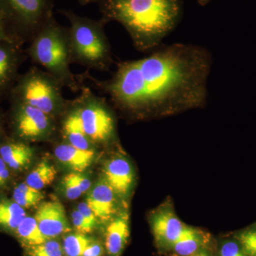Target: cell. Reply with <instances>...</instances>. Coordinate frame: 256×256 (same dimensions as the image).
<instances>
[{
    "mask_svg": "<svg viewBox=\"0 0 256 256\" xmlns=\"http://www.w3.org/2000/svg\"><path fill=\"white\" fill-rule=\"evenodd\" d=\"M213 64L204 47L190 44L161 45L144 58L117 64L107 80L86 72L80 78L108 96L119 110L137 118L164 116L202 107Z\"/></svg>",
    "mask_w": 256,
    "mask_h": 256,
    "instance_id": "6da1fadb",
    "label": "cell"
},
{
    "mask_svg": "<svg viewBox=\"0 0 256 256\" xmlns=\"http://www.w3.org/2000/svg\"><path fill=\"white\" fill-rule=\"evenodd\" d=\"M101 18L120 24L138 52L156 50L182 18V0H100Z\"/></svg>",
    "mask_w": 256,
    "mask_h": 256,
    "instance_id": "7a4b0ae2",
    "label": "cell"
},
{
    "mask_svg": "<svg viewBox=\"0 0 256 256\" xmlns=\"http://www.w3.org/2000/svg\"><path fill=\"white\" fill-rule=\"evenodd\" d=\"M69 21L70 62L88 70L108 72L114 63L110 44L106 35V22L80 16L72 10H62Z\"/></svg>",
    "mask_w": 256,
    "mask_h": 256,
    "instance_id": "3957f363",
    "label": "cell"
},
{
    "mask_svg": "<svg viewBox=\"0 0 256 256\" xmlns=\"http://www.w3.org/2000/svg\"><path fill=\"white\" fill-rule=\"evenodd\" d=\"M25 53L62 86L74 92L80 90L82 84L70 68L68 28L62 26L54 16L37 33Z\"/></svg>",
    "mask_w": 256,
    "mask_h": 256,
    "instance_id": "277c9868",
    "label": "cell"
},
{
    "mask_svg": "<svg viewBox=\"0 0 256 256\" xmlns=\"http://www.w3.org/2000/svg\"><path fill=\"white\" fill-rule=\"evenodd\" d=\"M53 0H0L6 36L22 46L30 44L53 18Z\"/></svg>",
    "mask_w": 256,
    "mask_h": 256,
    "instance_id": "5b68a950",
    "label": "cell"
},
{
    "mask_svg": "<svg viewBox=\"0 0 256 256\" xmlns=\"http://www.w3.org/2000/svg\"><path fill=\"white\" fill-rule=\"evenodd\" d=\"M63 88L50 74L33 66L20 75L8 99L33 106L54 118L63 114L68 106Z\"/></svg>",
    "mask_w": 256,
    "mask_h": 256,
    "instance_id": "8992f818",
    "label": "cell"
},
{
    "mask_svg": "<svg viewBox=\"0 0 256 256\" xmlns=\"http://www.w3.org/2000/svg\"><path fill=\"white\" fill-rule=\"evenodd\" d=\"M80 94L72 100L84 132L95 144H108L116 138V122L105 98L82 84Z\"/></svg>",
    "mask_w": 256,
    "mask_h": 256,
    "instance_id": "52a82bcc",
    "label": "cell"
},
{
    "mask_svg": "<svg viewBox=\"0 0 256 256\" xmlns=\"http://www.w3.org/2000/svg\"><path fill=\"white\" fill-rule=\"evenodd\" d=\"M10 124L16 140L36 142L50 138L54 132V118L36 108L18 100H10Z\"/></svg>",
    "mask_w": 256,
    "mask_h": 256,
    "instance_id": "ba28073f",
    "label": "cell"
},
{
    "mask_svg": "<svg viewBox=\"0 0 256 256\" xmlns=\"http://www.w3.org/2000/svg\"><path fill=\"white\" fill-rule=\"evenodd\" d=\"M150 224L156 245L164 249H171L188 228L178 218L171 205L168 204L153 212Z\"/></svg>",
    "mask_w": 256,
    "mask_h": 256,
    "instance_id": "9c48e42d",
    "label": "cell"
},
{
    "mask_svg": "<svg viewBox=\"0 0 256 256\" xmlns=\"http://www.w3.org/2000/svg\"><path fill=\"white\" fill-rule=\"evenodd\" d=\"M26 56L22 46L18 44L0 41V101L9 98L20 76L18 69Z\"/></svg>",
    "mask_w": 256,
    "mask_h": 256,
    "instance_id": "30bf717a",
    "label": "cell"
},
{
    "mask_svg": "<svg viewBox=\"0 0 256 256\" xmlns=\"http://www.w3.org/2000/svg\"><path fill=\"white\" fill-rule=\"evenodd\" d=\"M38 227L47 239H53L70 230L66 210L60 202L42 204L34 215Z\"/></svg>",
    "mask_w": 256,
    "mask_h": 256,
    "instance_id": "8fae6325",
    "label": "cell"
},
{
    "mask_svg": "<svg viewBox=\"0 0 256 256\" xmlns=\"http://www.w3.org/2000/svg\"><path fill=\"white\" fill-rule=\"evenodd\" d=\"M118 197L102 178L89 192L86 202L98 222L109 223L117 215Z\"/></svg>",
    "mask_w": 256,
    "mask_h": 256,
    "instance_id": "7c38bea8",
    "label": "cell"
},
{
    "mask_svg": "<svg viewBox=\"0 0 256 256\" xmlns=\"http://www.w3.org/2000/svg\"><path fill=\"white\" fill-rule=\"evenodd\" d=\"M104 180L116 194L121 198L127 196L134 182L132 166L124 156H114L104 166Z\"/></svg>",
    "mask_w": 256,
    "mask_h": 256,
    "instance_id": "4fadbf2b",
    "label": "cell"
},
{
    "mask_svg": "<svg viewBox=\"0 0 256 256\" xmlns=\"http://www.w3.org/2000/svg\"><path fill=\"white\" fill-rule=\"evenodd\" d=\"M63 114L60 131L64 142L82 150H95L94 146L96 144L88 138L84 132L82 122L72 100H68V106Z\"/></svg>",
    "mask_w": 256,
    "mask_h": 256,
    "instance_id": "5bb4252c",
    "label": "cell"
},
{
    "mask_svg": "<svg viewBox=\"0 0 256 256\" xmlns=\"http://www.w3.org/2000/svg\"><path fill=\"white\" fill-rule=\"evenodd\" d=\"M130 236L129 216L127 213L116 215L108 224L105 245L109 256H120Z\"/></svg>",
    "mask_w": 256,
    "mask_h": 256,
    "instance_id": "9a60e30c",
    "label": "cell"
},
{
    "mask_svg": "<svg viewBox=\"0 0 256 256\" xmlns=\"http://www.w3.org/2000/svg\"><path fill=\"white\" fill-rule=\"evenodd\" d=\"M54 156L62 164L74 172L82 173L92 165L95 150H82L64 142L55 146Z\"/></svg>",
    "mask_w": 256,
    "mask_h": 256,
    "instance_id": "2e32d148",
    "label": "cell"
},
{
    "mask_svg": "<svg viewBox=\"0 0 256 256\" xmlns=\"http://www.w3.org/2000/svg\"><path fill=\"white\" fill-rule=\"evenodd\" d=\"M34 150L28 144L18 140H11L0 144V156L8 168L20 170L31 163Z\"/></svg>",
    "mask_w": 256,
    "mask_h": 256,
    "instance_id": "e0dca14e",
    "label": "cell"
},
{
    "mask_svg": "<svg viewBox=\"0 0 256 256\" xmlns=\"http://www.w3.org/2000/svg\"><path fill=\"white\" fill-rule=\"evenodd\" d=\"M208 236L198 229L188 226L185 233L175 242L171 250L178 256H190L204 250Z\"/></svg>",
    "mask_w": 256,
    "mask_h": 256,
    "instance_id": "ac0fdd59",
    "label": "cell"
},
{
    "mask_svg": "<svg viewBox=\"0 0 256 256\" xmlns=\"http://www.w3.org/2000/svg\"><path fill=\"white\" fill-rule=\"evenodd\" d=\"M26 216L24 208L14 201H0V226L9 230H16Z\"/></svg>",
    "mask_w": 256,
    "mask_h": 256,
    "instance_id": "d6986e66",
    "label": "cell"
},
{
    "mask_svg": "<svg viewBox=\"0 0 256 256\" xmlns=\"http://www.w3.org/2000/svg\"><path fill=\"white\" fill-rule=\"evenodd\" d=\"M56 174V170L53 165L47 162H42L28 174L25 183L41 191L54 181Z\"/></svg>",
    "mask_w": 256,
    "mask_h": 256,
    "instance_id": "ffe728a7",
    "label": "cell"
},
{
    "mask_svg": "<svg viewBox=\"0 0 256 256\" xmlns=\"http://www.w3.org/2000/svg\"><path fill=\"white\" fill-rule=\"evenodd\" d=\"M18 236L30 246H35L48 240L44 236L34 217L26 216L16 228Z\"/></svg>",
    "mask_w": 256,
    "mask_h": 256,
    "instance_id": "44dd1931",
    "label": "cell"
},
{
    "mask_svg": "<svg viewBox=\"0 0 256 256\" xmlns=\"http://www.w3.org/2000/svg\"><path fill=\"white\" fill-rule=\"evenodd\" d=\"M44 198L41 191L35 190L26 183H22L14 188L13 192V201L24 208L36 206Z\"/></svg>",
    "mask_w": 256,
    "mask_h": 256,
    "instance_id": "7402d4cb",
    "label": "cell"
},
{
    "mask_svg": "<svg viewBox=\"0 0 256 256\" xmlns=\"http://www.w3.org/2000/svg\"><path fill=\"white\" fill-rule=\"evenodd\" d=\"M92 240L86 234H70L64 239L63 250L66 256H82Z\"/></svg>",
    "mask_w": 256,
    "mask_h": 256,
    "instance_id": "603a6c76",
    "label": "cell"
},
{
    "mask_svg": "<svg viewBox=\"0 0 256 256\" xmlns=\"http://www.w3.org/2000/svg\"><path fill=\"white\" fill-rule=\"evenodd\" d=\"M63 252L60 242L48 239L43 244L32 246L28 256H62Z\"/></svg>",
    "mask_w": 256,
    "mask_h": 256,
    "instance_id": "cb8c5ba5",
    "label": "cell"
},
{
    "mask_svg": "<svg viewBox=\"0 0 256 256\" xmlns=\"http://www.w3.org/2000/svg\"><path fill=\"white\" fill-rule=\"evenodd\" d=\"M237 239L247 256H256V226L240 232Z\"/></svg>",
    "mask_w": 256,
    "mask_h": 256,
    "instance_id": "d4e9b609",
    "label": "cell"
},
{
    "mask_svg": "<svg viewBox=\"0 0 256 256\" xmlns=\"http://www.w3.org/2000/svg\"><path fill=\"white\" fill-rule=\"evenodd\" d=\"M72 222L78 233L87 234L92 233L95 229L84 218V216L79 212L78 210H74L72 214Z\"/></svg>",
    "mask_w": 256,
    "mask_h": 256,
    "instance_id": "484cf974",
    "label": "cell"
},
{
    "mask_svg": "<svg viewBox=\"0 0 256 256\" xmlns=\"http://www.w3.org/2000/svg\"><path fill=\"white\" fill-rule=\"evenodd\" d=\"M220 256H247L242 247L234 242H226L220 248Z\"/></svg>",
    "mask_w": 256,
    "mask_h": 256,
    "instance_id": "4316f807",
    "label": "cell"
},
{
    "mask_svg": "<svg viewBox=\"0 0 256 256\" xmlns=\"http://www.w3.org/2000/svg\"><path fill=\"white\" fill-rule=\"evenodd\" d=\"M62 184H63L66 196L69 200H76L82 194L80 188L72 181L68 174L66 175L65 178H64Z\"/></svg>",
    "mask_w": 256,
    "mask_h": 256,
    "instance_id": "83f0119b",
    "label": "cell"
},
{
    "mask_svg": "<svg viewBox=\"0 0 256 256\" xmlns=\"http://www.w3.org/2000/svg\"><path fill=\"white\" fill-rule=\"evenodd\" d=\"M68 175L69 178H72V181L76 184V185L80 188L82 194H85L90 190V184H92L90 180L80 173L72 172Z\"/></svg>",
    "mask_w": 256,
    "mask_h": 256,
    "instance_id": "f1b7e54d",
    "label": "cell"
},
{
    "mask_svg": "<svg viewBox=\"0 0 256 256\" xmlns=\"http://www.w3.org/2000/svg\"><path fill=\"white\" fill-rule=\"evenodd\" d=\"M77 210L84 216V218L88 220V222L94 228H96V225L98 223V220H97L96 216L94 215V212L90 210V207L87 204L86 202H82V203L79 204Z\"/></svg>",
    "mask_w": 256,
    "mask_h": 256,
    "instance_id": "f546056e",
    "label": "cell"
},
{
    "mask_svg": "<svg viewBox=\"0 0 256 256\" xmlns=\"http://www.w3.org/2000/svg\"><path fill=\"white\" fill-rule=\"evenodd\" d=\"M102 252H104V249L100 244L92 242L86 248L82 256H101Z\"/></svg>",
    "mask_w": 256,
    "mask_h": 256,
    "instance_id": "4dcf8cb0",
    "label": "cell"
},
{
    "mask_svg": "<svg viewBox=\"0 0 256 256\" xmlns=\"http://www.w3.org/2000/svg\"><path fill=\"white\" fill-rule=\"evenodd\" d=\"M10 176L9 168L0 156V186L4 184L5 182L9 180Z\"/></svg>",
    "mask_w": 256,
    "mask_h": 256,
    "instance_id": "1f68e13d",
    "label": "cell"
},
{
    "mask_svg": "<svg viewBox=\"0 0 256 256\" xmlns=\"http://www.w3.org/2000/svg\"><path fill=\"white\" fill-rule=\"evenodd\" d=\"M4 40L10 41L5 32L4 23H3L2 18L1 12H0V41H4Z\"/></svg>",
    "mask_w": 256,
    "mask_h": 256,
    "instance_id": "d6a6232c",
    "label": "cell"
},
{
    "mask_svg": "<svg viewBox=\"0 0 256 256\" xmlns=\"http://www.w3.org/2000/svg\"><path fill=\"white\" fill-rule=\"evenodd\" d=\"M77 2H78L80 5L85 6L89 4H97L100 1V0H76Z\"/></svg>",
    "mask_w": 256,
    "mask_h": 256,
    "instance_id": "836d02e7",
    "label": "cell"
},
{
    "mask_svg": "<svg viewBox=\"0 0 256 256\" xmlns=\"http://www.w3.org/2000/svg\"><path fill=\"white\" fill-rule=\"evenodd\" d=\"M190 256H212L208 254V252H206V250H200V252H197L196 254H194V255H192Z\"/></svg>",
    "mask_w": 256,
    "mask_h": 256,
    "instance_id": "e575fe53",
    "label": "cell"
},
{
    "mask_svg": "<svg viewBox=\"0 0 256 256\" xmlns=\"http://www.w3.org/2000/svg\"><path fill=\"white\" fill-rule=\"evenodd\" d=\"M196 1L201 6H206L210 0H196Z\"/></svg>",
    "mask_w": 256,
    "mask_h": 256,
    "instance_id": "d590c367",
    "label": "cell"
},
{
    "mask_svg": "<svg viewBox=\"0 0 256 256\" xmlns=\"http://www.w3.org/2000/svg\"><path fill=\"white\" fill-rule=\"evenodd\" d=\"M2 114H0V139H1V138L2 137V132H3V130H2Z\"/></svg>",
    "mask_w": 256,
    "mask_h": 256,
    "instance_id": "8d00e7d4",
    "label": "cell"
}]
</instances>
